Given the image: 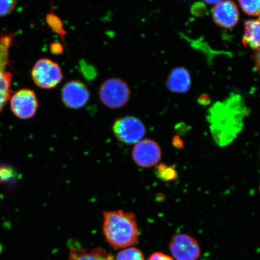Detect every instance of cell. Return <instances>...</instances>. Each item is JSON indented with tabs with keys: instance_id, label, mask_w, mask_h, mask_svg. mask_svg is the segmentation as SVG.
<instances>
[{
	"instance_id": "cell-2",
	"label": "cell",
	"mask_w": 260,
	"mask_h": 260,
	"mask_svg": "<svg viewBox=\"0 0 260 260\" xmlns=\"http://www.w3.org/2000/svg\"><path fill=\"white\" fill-rule=\"evenodd\" d=\"M104 235L113 248L118 249L135 245L139 240V229L134 213L122 210L103 213Z\"/></svg>"
},
{
	"instance_id": "cell-4",
	"label": "cell",
	"mask_w": 260,
	"mask_h": 260,
	"mask_svg": "<svg viewBox=\"0 0 260 260\" xmlns=\"http://www.w3.org/2000/svg\"><path fill=\"white\" fill-rule=\"evenodd\" d=\"M114 135L119 142L126 145H135L146 134L144 123L137 117L126 116L115 120L112 126Z\"/></svg>"
},
{
	"instance_id": "cell-22",
	"label": "cell",
	"mask_w": 260,
	"mask_h": 260,
	"mask_svg": "<svg viewBox=\"0 0 260 260\" xmlns=\"http://www.w3.org/2000/svg\"><path fill=\"white\" fill-rule=\"evenodd\" d=\"M172 144H173L175 148H182L183 147V142L178 136H175L173 138V141H172Z\"/></svg>"
},
{
	"instance_id": "cell-25",
	"label": "cell",
	"mask_w": 260,
	"mask_h": 260,
	"mask_svg": "<svg viewBox=\"0 0 260 260\" xmlns=\"http://www.w3.org/2000/svg\"><path fill=\"white\" fill-rule=\"evenodd\" d=\"M259 191H260V184H259Z\"/></svg>"
},
{
	"instance_id": "cell-18",
	"label": "cell",
	"mask_w": 260,
	"mask_h": 260,
	"mask_svg": "<svg viewBox=\"0 0 260 260\" xmlns=\"http://www.w3.org/2000/svg\"><path fill=\"white\" fill-rule=\"evenodd\" d=\"M16 172L14 169L8 166L0 167V182L5 183L11 181L16 178Z\"/></svg>"
},
{
	"instance_id": "cell-13",
	"label": "cell",
	"mask_w": 260,
	"mask_h": 260,
	"mask_svg": "<svg viewBox=\"0 0 260 260\" xmlns=\"http://www.w3.org/2000/svg\"><path fill=\"white\" fill-rule=\"evenodd\" d=\"M242 43L252 50L260 48V15L257 19H250L244 23Z\"/></svg>"
},
{
	"instance_id": "cell-1",
	"label": "cell",
	"mask_w": 260,
	"mask_h": 260,
	"mask_svg": "<svg viewBox=\"0 0 260 260\" xmlns=\"http://www.w3.org/2000/svg\"><path fill=\"white\" fill-rule=\"evenodd\" d=\"M247 113L246 107L236 97L217 103L210 109L207 120L217 145L225 146L235 141L243 129Z\"/></svg>"
},
{
	"instance_id": "cell-24",
	"label": "cell",
	"mask_w": 260,
	"mask_h": 260,
	"mask_svg": "<svg viewBox=\"0 0 260 260\" xmlns=\"http://www.w3.org/2000/svg\"><path fill=\"white\" fill-rule=\"evenodd\" d=\"M204 1L208 4H215V3H218L220 2L223 1V0H204Z\"/></svg>"
},
{
	"instance_id": "cell-14",
	"label": "cell",
	"mask_w": 260,
	"mask_h": 260,
	"mask_svg": "<svg viewBox=\"0 0 260 260\" xmlns=\"http://www.w3.org/2000/svg\"><path fill=\"white\" fill-rule=\"evenodd\" d=\"M69 260H115L111 253L106 250L96 248L88 251L83 248L71 250Z\"/></svg>"
},
{
	"instance_id": "cell-8",
	"label": "cell",
	"mask_w": 260,
	"mask_h": 260,
	"mask_svg": "<svg viewBox=\"0 0 260 260\" xmlns=\"http://www.w3.org/2000/svg\"><path fill=\"white\" fill-rule=\"evenodd\" d=\"M90 93L88 87L79 80H71L61 90V100L68 109L79 110L88 103Z\"/></svg>"
},
{
	"instance_id": "cell-5",
	"label": "cell",
	"mask_w": 260,
	"mask_h": 260,
	"mask_svg": "<svg viewBox=\"0 0 260 260\" xmlns=\"http://www.w3.org/2000/svg\"><path fill=\"white\" fill-rule=\"evenodd\" d=\"M31 77L36 85L45 89L55 88L63 79L62 71L55 61L41 58L35 63Z\"/></svg>"
},
{
	"instance_id": "cell-12",
	"label": "cell",
	"mask_w": 260,
	"mask_h": 260,
	"mask_svg": "<svg viewBox=\"0 0 260 260\" xmlns=\"http://www.w3.org/2000/svg\"><path fill=\"white\" fill-rule=\"evenodd\" d=\"M191 79L189 73L184 68L172 70L167 81V86L172 92L185 93L189 90Z\"/></svg>"
},
{
	"instance_id": "cell-17",
	"label": "cell",
	"mask_w": 260,
	"mask_h": 260,
	"mask_svg": "<svg viewBox=\"0 0 260 260\" xmlns=\"http://www.w3.org/2000/svg\"><path fill=\"white\" fill-rule=\"evenodd\" d=\"M116 260H145V258L139 249L128 247L118 252Z\"/></svg>"
},
{
	"instance_id": "cell-7",
	"label": "cell",
	"mask_w": 260,
	"mask_h": 260,
	"mask_svg": "<svg viewBox=\"0 0 260 260\" xmlns=\"http://www.w3.org/2000/svg\"><path fill=\"white\" fill-rule=\"evenodd\" d=\"M12 38L5 36L0 38V112L4 109L11 93L12 74L6 70L9 62V48Z\"/></svg>"
},
{
	"instance_id": "cell-3",
	"label": "cell",
	"mask_w": 260,
	"mask_h": 260,
	"mask_svg": "<svg viewBox=\"0 0 260 260\" xmlns=\"http://www.w3.org/2000/svg\"><path fill=\"white\" fill-rule=\"evenodd\" d=\"M131 92L125 81L118 78L107 79L99 90L101 102L110 109H119L128 103Z\"/></svg>"
},
{
	"instance_id": "cell-21",
	"label": "cell",
	"mask_w": 260,
	"mask_h": 260,
	"mask_svg": "<svg viewBox=\"0 0 260 260\" xmlns=\"http://www.w3.org/2000/svg\"><path fill=\"white\" fill-rule=\"evenodd\" d=\"M253 59L254 60L256 69L260 75V48L255 50V54L253 55Z\"/></svg>"
},
{
	"instance_id": "cell-19",
	"label": "cell",
	"mask_w": 260,
	"mask_h": 260,
	"mask_svg": "<svg viewBox=\"0 0 260 260\" xmlns=\"http://www.w3.org/2000/svg\"><path fill=\"white\" fill-rule=\"evenodd\" d=\"M16 5V0H0V17L11 14Z\"/></svg>"
},
{
	"instance_id": "cell-11",
	"label": "cell",
	"mask_w": 260,
	"mask_h": 260,
	"mask_svg": "<svg viewBox=\"0 0 260 260\" xmlns=\"http://www.w3.org/2000/svg\"><path fill=\"white\" fill-rule=\"evenodd\" d=\"M212 17L214 22L220 27L233 28L239 21V9L232 0H223L214 6Z\"/></svg>"
},
{
	"instance_id": "cell-10",
	"label": "cell",
	"mask_w": 260,
	"mask_h": 260,
	"mask_svg": "<svg viewBox=\"0 0 260 260\" xmlns=\"http://www.w3.org/2000/svg\"><path fill=\"white\" fill-rule=\"evenodd\" d=\"M12 111L18 118L28 119L37 113L38 102L37 95L30 89H21L14 93L11 100Z\"/></svg>"
},
{
	"instance_id": "cell-9",
	"label": "cell",
	"mask_w": 260,
	"mask_h": 260,
	"mask_svg": "<svg viewBox=\"0 0 260 260\" xmlns=\"http://www.w3.org/2000/svg\"><path fill=\"white\" fill-rule=\"evenodd\" d=\"M170 249L176 260H198L201 255L199 243L186 234H178L172 237Z\"/></svg>"
},
{
	"instance_id": "cell-20",
	"label": "cell",
	"mask_w": 260,
	"mask_h": 260,
	"mask_svg": "<svg viewBox=\"0 0 260 260\" xmlns=\"http://www.w3.org/2000/svg\"><path fill=\"white\" fill-rule=\"evenodd\" d=\"M148 260H174L171 256L162 252H155L152 253Z\"/></svg>"
},
{
	"instance_id": "cell-15",
	"label": "cell",
	"mask_w": 260,
	"mask_h": 260,
	"mask_svg": "<svg viewBox=\"0 0 260 260\" xmlns=\"http://www.w3.org/2000/svg\"><path fill=\"white\" fill-rule=\"evenodd\" d=\"M155 173L159 180L165 182L174 180L178 177V172L174 167L164 164L157 166Z\"/></svg>"
},
{
	"instance_id": "cell-16",
	"label": "cell",
	"mask_w": 260,
	"mask_h": 260,
	"mask_svg": "<svg viewBox=\"0 0 260 260\" xmlns=\"http://www.w3.org/2000/svg\"><path fill=\"white\" fill-rule=\"evenodd\" d=\"M240 7L249 16L260 15V0H239Z\"/></svg>"
},
{
	"instance_id": "cell-6",
	"label": "cell",
	"mask_w": 260,
	"mask_h": 260,
	"mask_svg": "<svg viewBox=\"0 0 260 260\" xmlns=\"http://www.w3.org/2000/svg\"><path fill=\"white\" fill-rule=\"evenodd\" d=\"M132 157L135 164L140 168L154 167L161 158L160 146L154 140L143 139L133 147Z\"/></svg>"
},
{
	"instance_id": "cell-23",
	"label": "cell",
	"mask_w": 260,
	"mask_h": 260,
	"mask_svg": "<svg viewBox=\"0 0 260 260\" xmlns=\"http://www.w3.org/2000/svg\"><path fill=\"white\" fill-rule=\"evenodd\" d=\"M51 50L54 54H59L62 52V47L60 44H53L52 45Z\"/></svg>"
}]
</instances>
